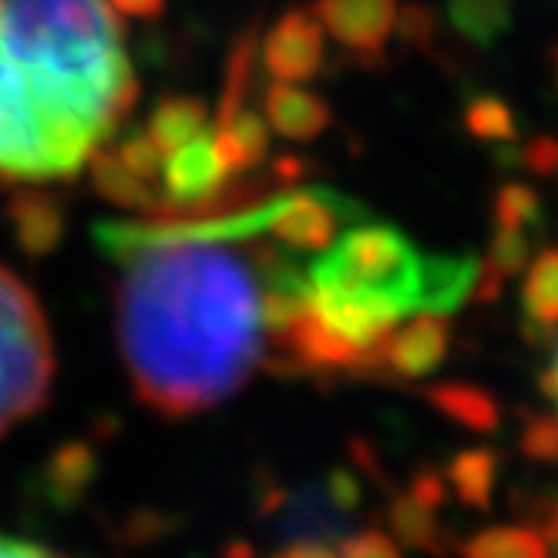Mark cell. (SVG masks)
I'll return each mask as SVG.
<instances>
[{
    "label": "cell",
    "mask_w": 558,
    "mask_h": 558,
    "mask_svg": "<svg viewBox=\"0 0 558 558\" xmlns=\"http://www.w3.org/2000/svg\"><path fill=\"white\" fill-rule=\"evenodd\" d=\"M54 340L27 283L0 266V437L48 404Z\"/></svg>",
    "instance_id": "4"
},
{
    "label": "cell",
    "mask_w": 558,
    "mask_h": 558,
    "mask_svg": "<svg viewBox=\"0 0 558 558\" xmlns=\"http://www.w3.org/2000/svg\"><path fill=\"white\" fill-rule=\"evenodd\" d=\"M542 226V203L535 189L522 182H501L495 192V229L532 232Z\"/></svg>",
    "instance_id": "18"
},
{
    "label": "cell",
    "mask_w": 558,
    "mask_h": 558,
    "mask_svg": "<svg viewBox=\"0 0 558 558\" xmlns=\"http://www.w3.org/2000/svg\"><path fill=\"white\" fill-rule=\"evenodd\" d=\"M464 129L471 138L482 142H511L518 135L514 129V111L498 95H477L464 108Z\"/></svg>",
    "instance_id": "17"
},
{
    "label": "cell",
    "mask_w": 558,
    "mask_h": 558,
    "mask_svg": "<svg viewBox=\"0 0 558 558\" xmlns=\"http://www.w3.org/2000/svg\"><path fill=\"white\" fill-rule=\"evenodd\" d=\"M477 269V256L421 253L397 226L353 222L306 266V279L384 300L411 316L421 310L454 313L471 296Z\"/></svg>",
    "instance_id": "3"
},
{
    "label": "cell",
    "mask_w": 558,
    "mask_h": 558,
    "mask_svg": "<svg viewBox=\"0 0 558 558\" xmlns=\"http://www.w3.org/2000/svg\"><path fill=\"white\" fill-rule=\"evenodd\" d=\"M266 122L279 138L313 142L330 129V105L293 82H272L263 95Z\"/></svg>",
    "instance_id": "9"
},
{
    "label": "cell",
    "mask_w": 558,
    "mask_h": 558,
    "mask_svg": "<svg viewBox=\"0 0 558 558\" xmlns=\"http://www.w3.org/2000/svg\"><path fill=\"white\" fill-rule=\"evenodd\" d=\"M397 0H316L313 14L324 31L364 68L384 61L390 34L397 31Z\"/></svg>",
    "instance_id": "6"
},
{
    "label": "cell",
    "mask_w": 558,
    "mask_h": 558,
    "mask_svg": "<svg viewBox=\"0 0 558 558\" xmlns=\"http://www.w3.org/2000/svg\"><path fill=\"white\" fill-rule=\"evenodd\" d=\"M327 58L324 24L313 14V8H293L259 41V61L272 82H313Z\"/></svg>",
    "instance_id": "7"
},
{
    "label": "cell",
    "mask_w": 558,
    "mask_h": 558,
    "mask_svg": "<svg viewBox=\"0 0 558 558\" xmlns=\"http://www.w3.org/2000/svg\"><path fill=\"white\" fill-rule=\"evenodd\" d=\"M522 451L535 461H558V421L535 417L522 430Z\"/></svg>",
    "instance_id": "21"
},
{
    "label": "cell",
    "mask_w": 558,
    "mask_h": 558,
    "mask_svg": "<svg viewBox=\"0 0 558 558\" xmlns=\"http://www.w3.org/2000/svg\"><path fill=\"white\" fill-rule=\"evenodd\" d=\"M337 555H347V558H393V555H401V542L390 538L380 529H364V532H353V535L340 538Z\"/></svg>",
    "instance_id": "19"
},
{
    "label": "cell",
    "mask_w": 558,
    "mask_h": 558,
    "mask_svg": "<svg viewBox=\"0 0 558 558\" xmlns=\"http://www.w3.org/2000/svg\"><path fill=\"white\" fill-rule=\"evenodd\" d=\"M272 198L226 213L98 226L118 266L114 337L135 397L166 417L213 411L263 364V243Z\"/></svg>",
    "instance_id": "1"
},
{
    "label": "cell",
    "mask_w": 558,
    "mask_h": 558,
    "mask_svg": "<svg viewBox=\"0 0 558 558\" xmlns=\"http://www.w3.org/2000/svg\"><path fill=\"white\" fill-rule=\"evenodd\" d=\"M114 11L122 17H135V21H155L162 14L166 0H111Z\"/></svg>",
    "instance_id": "23"
},
{
    "label": "cell",
    "mask_w": 558,
    "mask_h": 558,
    "mask_svg": "<svg viewBox=\"0 0 558 558\" xmlns=\"http://www.w3.org/2000/svg\"><path fill=\"white\" fill-rule=\"evenodd\" d=\"M555 85H558V51H555Z\"/></svg>",
    "instance_id": "25"
},
{
    "label": "cell",
    "mask_w": 558,
    "mask_h": 558,
    "mask_svg": "<svg viewBox=\"0 0 558 558\" xmlns=\"http://www.w3.org/2000/svg\"><path fill=\"white\" fill-rule=\"evenodd\" d=\"M448 21L474 48H492L511 27V0H448Z\"/></svg>",
    "instance_id": "14"
},
{
    "label": "cell",
    "mask_w": 558,
    "mask_h": 558,
    "mask_svg": "<svg viewBox=\"0 0 558 558\" xmlns=\"http://www.w3.org/2000/svg\"><path fill=\"white\" fill-rule=\"evenodd\" d=\"M522 320L532 340H551L558 333V246L542 250L525 266Z\"/></svg>",
    "instance_id": "10"
},
{
    "label": "cell",
    "mask_w": 558,
    "mask_h": 558,
    "mask_svg": "<svg viewBox=\"0 0 558 558\" xmlns=\"http://www.w3.org/2000/svg\"><path fill=\"white\" fill-rule=\"evenodd\" d=\"M367 213L343 192L330 185H303L279 192L272 198V216L266 232L272 243L287 246L290 253H324L337 243V235L361 222Z\"/></svg>",
    "instance_id": "5"
},
{
    "label": "cell",
    "mask_w": 558,
    "mask_h": 558,
    "mask_svg": "<svg viewBox=\"0 0 558 558\" xmlns=\"http://www.w3.org/2000/svg\"><path fill=\"white\" fill-rule=\"evenodd\" d=\"M397 31H401V37L411 48H430L434 34H437L434 11L424 4H404L401 11H397Z\"/></svg>",
    "instance_id": "20"
},
{
    "label": "cell",
    "mask_w": 558,
    "mask_h": 558,
    "mask_svg": "<svg viewBox=\"0 0 558 558\" xmlns=\"http://www.w3.org/2000/svg\"><path fill=\"white\" fill-rule=\"evenodd\" d=\"M461 555L468 558H542L548 555V542L542 529H522V525H501V529H485L464 545H458Z\"/></svg>",
    "instance_id": "15"
},
{
    "label": "cell",
    "mask_w": 558,
    "mask_h": 558,
    "mask_svg": "<svg viewBox=\"0 0 558 558\" xmlns=\"http://www.w3.org/2000/svg\"><path fill=\"white\" fill-rule=\"evenodd\" d=\"M542 390L558 404V356H555V364H551V367L545 371V377H542Z\"/></svg>",
    "instance_id": "24"
},
{
    "label": "cell",
    "mask_w": 558,
    "mask_h": 558,
    "mask_svg": "<svg viewBox=\"0 0 558 558\" xmlns=\"http://www.w3.org/2000/svg\"><path fill=\"white\" fill-rule=\"evenodd\" d=\"M434 508L417 501L411 492L401 495L390 505V532L397 535L401 545L411 548H437V522H434Z\"/></svg>",
    "instance_id": "16"
},
{
    "label": "cell",
    "mask_w": 558,
    "mask_h": 558,
    "mask_svg": "<svg viewBox=\"0 0 558 558\" xmlns=\"http://www.w3.org/2000/svg\"><path fill=\"white\" fill-rule=\"evenodd\" d=\"M498 471H501V458L492 448H471L461 451L451 468H448V488L454 492V498L468 508H488L492 505V492L498 482Z\"/></svg>",
    "instance_id": "13"
},
{
    "label": "cell",
    "mask_w": 558,
    "mask_h": 558,
    "mask_svg": "<svg viewBox=\"0 0 558 558\" xmlns=\"http://www.w3.org/2000/svg\"><path fill=\"white\" fill-rule=\"evenodd\" d=\"M209 108L206 101H198V98H166V101H158L155 111L148 114V138L158 145V151L169 155L175 151L179 145L192 142L195 135H203L209 129Z\"/></svg>",
    "instance_id": "12"
},
{
    "label": "cell",
    "mask_w": 558,
    "mask_h": 558,
    "mask_svg": "<svg viewBox=\"0 0 558 558\" xmlns=\"http://www.w3.org/2000/svg\"><path fill=\"white\" fill-rule=\"evenodd\" d=\"M135 98L111 0H0V185L77 179Z\"/></svg>",
    "instance_id": "2"
},
{
    "label": "cell",
    "mask_w": 558,
    "mask_h": 558,
    "mask_svg": "<svg viewBox=\"0 0 558 558\" xmlns=\"http://www.w3.org/2000/svg\"><path fill=\"white\" fill-rule=\"evenodd\" d=\"M522 166H529L535 175H555L558 172V138H535L522 158H518Z\"/></svg>",
    "instance_id": "22"
},
{
    "label": "cell",
    "mask_w": 558,
    "mask_h": 558,
    "mask_svg": "<svg viewBox=\"0 0 558 558\" xmlns=\"http://www.w3.org/2000/svg\"><path fill=\"white\" fill-rule=\"evenodd\" d=\"M424 397L430 401V408H437L448 421H454L468 430H477V434H492L501 421L495 397L474 384H461V380L434 384V387H427Z\"/></svg>",
    "instance_id": "11"
},
{
    "label": "cell",
    "mask_w": 558,
    "mask_h": 558,
    "mask_svg": "<svg viewBox=\"0 0 558 558\" xmlns=\"http://www.w3.org/2000/svg\"><path fill=\"white\" fill-rule=\"evenodd\" d=\"M451 347L448 313H411L408 324H397L371 353L367 371H390L393 377L417 380L441 367Z\"/></svg>",
    "instance_id": "8"
}]
</instances>
